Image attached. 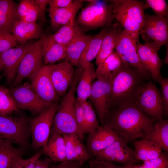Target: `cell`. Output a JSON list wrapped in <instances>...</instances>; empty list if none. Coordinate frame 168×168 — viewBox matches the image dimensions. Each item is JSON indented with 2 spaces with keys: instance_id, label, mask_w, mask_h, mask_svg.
<instances>
[{
  "instance_id": "10",
  "label": "cell",
  "mask_w": 168,
  "mask_h": 168,
  "mask_svg": "<svg viewBox=\"0 0 168 168\" xmlns=\"http://www.w3.org/2000/svg\"><path fill=\"white\" fill-rule=\"evenodd\" d=\"M91 158L119 163L124 166L133 164L138 160L135 150L130 147L126 141L120 136L113 143L103 150L95 153Z\"/></svg>"
},
{
  "instance_id": "49",
  "label": "cell",
  "mask_w": 168,
  "mask_h": 168,
  "mask_svg": "<svg viewBox=\"0 0 168 168\" xmlns=\"http://www.w3.org/2000/svg\"><path fill=\"white\" fill-rule=\"evenodd\" d=\"M124 167L125 168H145L142 165H136L134 164L129 166H124Z\"/></svg>"
},
{
  "instance_id": "13",
  "label": "cell",
  "mask_w": 168,
  "mask_h": 168,
  "mask_svg": "<svg viewBox=\"0 0 168 168\" xmlns=\"http://www.w3.org/2000/svg\"><path fill=\"white\" fill-rule=\"evenodd\" d=\"M97 79L92 83L89 99L103 126L110 106L111 74Z\"/></svg>"
},
{
  "instance_id": "34",
  "label": "cell",
  "mask_w": 168,
  "mask_h": 168,
  "mask_svg": "<svg viewBox=\"0 0 168 168\" xmlns=\"http://www.w3.org/2000/svg\"><path fill=\"white\" fill-rule=\"evenodd\" d=\"M17 14L19 20L29 23H36L39 13L35 0H20L18 4Z\"/></svg>"
},
{
  "instance_id": "45",
  "label": "cell",
  "mask_w": 168,
  "mask_h": 168,
  "mask_svg": "<svg viewBox=\"0 0 168 168\" xmlns=\"http://www.w3.org/2000/svg\"><path fill=\"white\" fill-rule=\"evenodd\" d=\"M84 164L76 161H65L56 165L52 163L50 168H84Z\"/></svg>"
},
{
  "instance_id": "24",
  "label": "cell",
  "mask_w": 168,
  "mask_h": 168,
  "mask_svg": "<svg viewBox=\"0 0 168 168\" xmlns=\"http://www.w3.org/2000/svg\"><path fill=\"white\" fill-rule=\"evenodd\" d=\"M122 29L118 23L112 24L109 26L102 40L100 50L96 58V63L97 66L114 51L118 38Z\"/></svg>"
},
{
  "instance_id": "18",
  "label": "cell",
  "mask_w": 168,
  "mask_h": 168,
  "mask_svg": "<svg viewBox=\"0 0 168 168\" xmlns=\"http://www.w3.org/2000/svg\"><path fill=\"white\" fill-rule=\"evenodd\" d=\"M159 49L153 43H138L137 51L140 59L155 81H157L161 76L160 69L162 63L158 54Z\"/></svg>"
},
{
  "instance_id": "36",
  "label": "cell",
  "mask_w": 168,
  "mask_h": 168,
  "mask_svg": "<svg viewBox=\"0 0 168 168\" xmlns=\"http://www.w3.org/2000/svg\"><path fill=\"white\" fill-rule=\"evenodd\" d=\"M19 109L9 89L0 86V115H10Z\"/></svg>"
},
{
  "instance_id": "43",
  "label": "cell",
  "mask_w": 168,
  "mask_h": 168,
  "mask_svg": "<svg viewBox=\"0 0 168 168\" xmlns=\"http://www.w3.org/2000/svg\"><path fill=\"white\" fill-rule=\"evenodd\" d=\"M157 81L161 87L162 98L164 105V114L167 115L168 114V79L161 76Z\"/></svg>"
},
{
  "instance_id": "50",
  "label": "cell",
  "mask_w": 168,
  "mask_h": 168,
  "mask_svg": "<svg viewBox=\"0 0 168 168\" xmlns=\"http://www.w3.org/2000/svg\"><path fill=\"white\" fill-rule=\"evenodd\" d=\"M84 168H88V165L84 167Z\"/></svg>"
},
{
  "instance_id": "41",
  "label": "cell",
  "mask_w": 168,
  "mask_h": 168,
  "mask_svg": "<svg viewBox=\"0 0 168 168\" xmlns=\"http://www.w3.org/2000/svg\"><path fill=\"white\" fill-rule=\"evenodd\" d=\"M142 165L145 168H168L167 154L162 152L159 157L144 161Z\"/></svg>"
},
{
  "instance_id": "14",
  "label": "cell",
  "mask_w": 168,
  "mask_h": 168,
  "mask_svg": "<svg viewBox=\"0 0 168 168\" xmlns=\"http://www.w3.org/2000/svg\"><path fill=\"white\" fill-rule=\"evenodd\" d=\"M49 70V64L42 65L30 79L32 87L48 107L59 99L51 80Z\"/></svg>"
},
{
  "instance_id": "11",
  "label": "cell",
  "mask_w": 168,
  "mask_h": 168,
  "mask_svg": "<svg viewBox=\"0 0 168 168\" xmlns=\"http://www.w3.org/2000/svg\"><path fill=\"white\" fill-rule=\"evenodd\" d=\"M9 89L19 109L27 110L37 116L49 107L40 99L28 82L11 86Z\"/></svg>"
},
{
  "instance_id": "8",
  "label": "cell",
  "mask_w": 168,
  "mask_h": 168,
  "mask_svg": "<svg viewBox=\"0 0 168 168\" xmlns=\"http://www.w3.org/2000/svg\"><path fill=\"white\" fill-rule=\"evenodd\" d=\"M58 104V102L55 103L36 117L28 119L32 138L31 146L34 150L42 148L48 142Z\"/></svg>"
},
{
  "instance_id": "17",
  "label": "cell",
  "mask_w": 168,
  "mask_h": 168,
  "mask_svg": "<svg viewBox=\"0 0 168 168\" xmlns=\"http://www.w3.org/2000/svg\"><path fill=\"white\" fill-rule=\"evenodd\" d=\"M49 66L50 77L55 90L59 96H63L73 82L75 73L73 65L66 60Z\"/></svg>"
},
{
  "instance_id": "25",
  "label": "cell",
  "mask_w": 168,
  "mask_h": 168,
  "mask_svg": "<svg viewBox=\"0 0 168 168\" xmlns=\"http://www.w3.org/2000/svg\"><path fill=\"white\" fill-rule=\"evenodd\" d=\"M94 64L90 63L82 68L76 89L77 100L82 103L87 101L91 92L92 81L96 78Z\"/></svg>"
},
{
  "instance_id": "12",
  "label": "cell",
  "mask_w": 168,
  "mask_h": 168,
  "mask_svg": "<svg viewBox=\"0 0 168 168\" xmlns=\"http://www.w3.org/2000/svg\"><path fill=\"white\" fill-rule=\"evenodd\" d=\"M140 35L145 42L154 43L159 48L168 40V18L145 14Z\"/></svg>"
},
{
  "instance_id": "22",
  "label": "cell",
  "mask_w": 168,
  "mask_h": 168,
  "mask_svg": "<svg viewBox=\"0 0 168 168\" xmlns=\"http://www.w3.org/2000/svg\"><path fill=\"white\" fill-rule=\"evenodd\" d=\"M45 65L53 64L66 57V47L58 43L51 35H44L39 39Z\"/></svg>"
},
{
  "instance_id": "21",
  "label": "cell",
  "mask_w": 168,
  "mask_h": 168,
  "mask_svg": "<svg viewBox=\"0 0 168 168\" xmlns=\"http://www.w3.org/2000/svg\"><path fill=\"white\" fill-rule=\"evenodd\" d=\"M62 135L65 142L66 161H76L84 164L90 160L86 147L78 135L74 134Z\"/></svg>"
},
{
  "instance_id": "15",
  "label": "cell",
  "mask_w": 168,
  "mask_h": 168,
  "mask_svg": "<svg viewBox=\"0 0 168 168\" xmlns=\"http://www.w3.org/2000/svg\"><path fill=\"white\" fill-rule=\"evenodd\" d=\"M34 43L30 40L0 54V65L7 84H12L23 57Z\"/></svg>"
},
{
  "instance_id": "32",
  "label": "cell",
  "mask_w": 168,
  "mask_h": 168,
  "mask_svg": "<svg viewBox=\"0 0 168 168\" xmlns=\"http://www.w3.org/2000/svg\"><path fill=\"white\" fill-rule=\"evenodd\" d=\"M84 30L73 21L62 26L53 35V39L58 43L66 47L70 42L80 34L84 33Z\"/></svg>"
},
{
  "instance_id": "5",
  "label": "cell",
  "mask_w": 168,
  "mask_h": 168,
  "mask_svg": "<svg viewBox=\"0 0 168 168\" xmlns=\"http://www.w3.org/2000/svg\"><path fill=\"white\" fill-rule=\"evenodd\" d=\"M89 4L81 10L75 23L84 30L109 27L114 17L110 4L98 0H86Z\"/></svg>"
},
{
  "instance_id": "26",
  "label": "cell",
  "mask_w": 168,
  "mask_h": 168,
  "mask_svg": "<svg viewBox=\"0 0 168 168\" xmlns=\"http://www.w3.org/2000/svg\"><path fill=\"white\" fill-rule=\"evenodd\" d=\"M18 4L12 0H0V29L12 34L19 19L17 14Z\"/></svg>"
},
{
  "instance_id": "19",
  "label": "cell",
  "mask_w": 168,
  "mask_h": 168,
  "mask_svg": "<svg viewBox=\"0 0 168 168\" xmlns=\"http://www.w3.org/2000/svg\"><path fill=\"white\" fill-rule=\"evenodd\" d=\"M89 134L86 147L90 159L95 153L113 143L119 136L113 130L104 125L100 126Z\"/></svg>"
},
{
  "instance_id": "40",
  "label": "cell",
  "mask_w": 168,
  "mask_h": 168,
  "mask_svg": "<svg viewBox=\"0 0 168 168\" xmlns=\"http://www.w3.org/2000/svg\"><path fill=\"white\" fill-rule=\"evenodd\" d=\"M76 120L78 129L84 136L86 133V122L84 112L82 103L76 98L75 106Z\"/></svg>"
},
{
  "instance_id": "37",
  "label": "cell",
  "mask_w": 168,
  "mask_h": 168,
  "mask_svg": "<svg viewBox=\"0 0 168 168\" xmlns=\"http://www.w3.org/2000/svg\"><path fill=\"white\" fill-rule=\"evenodd\" d=\"M82 103L85 114L86 133H89L93 132L100 126L91 103L87 101Z\"/></svg>"
},
{
  "instance_id": "29",
  "label": "cell",
  "mask_w": 168,
  "mask_h": 168,
  "mask_svg": "<svg viewBox=\"0 0 168 168\" xmlns=\"http://www.w3.org/2000/svg\"><path fill=\"white\" fill-rule=\"evenodd\" d=\"M24 152L23 149L13 147L9 141L0 140V168H12L22 158Z\"/></svg>"
},
{
  "instance_id": "51",
  "label": "cell",
  "mask_w": 168,
  "mask_h": 168,
  "mask_svg": "<svg viewBox=\"0 0 168 168\" xmlns=\"http://www.w3.org/2000/svg\"><path fill=\"white\" fill-rule=\"evenodd\" d=\"M2 71V69H1V67L0 66V72Z\"/></svg>"
},
{
  "instance_id": "4",
  "label": "cell",
  "mask_w": 168,
  "mask_h": 168,
  "mask_svg": "<svg viewBox=\"0 0 168 168\" xmlns=\"http://www.w3.org/2000/svg\"><path fill=\"white\" fill-rule=\"evenodd\" d=\"M114 18L137 43L144 19V3L136 0L110 1Z\"/></svg>"
},
{
  "instance_id": "1",
  "label": "cell",
  "mask_w": 168,
  "mask_h": 168,
  "mask_svg": "<svg viewBox=\"0 0 168 168\" xmlns=\"http://www.w3.org/2000/svg\"><path fill=\"white\" fill-rule=\"evenodd\" d=\"M109 110L103 125L108 127L128 143L142 137L156 121L145 114L133 102H124Z\"/></svg>"
},
{
  "instance_id": "39",
  "label": "cell",
  "mask_w": 168,
  "mask_h": 168,
  "mask_svg": "<svg viewBox=\"0 0 168 168\" xmlns=\"http://www.w3.org/2000/svg\"><path fill=\"white\" fill-rule=\"evenodd\" d=\"M18 44L12 34L0 29V54Z\"/></svg>"
},
{
  "instance_id": "48",
  "label": "cell",
  "mask_w": 168,
  "mask_h": 168,
  "mask_svg": "<svg viewBox=\"0 0 168 168\" xmlns=\"http://www.w3.org/2000/svg\"><path fill=\"white\" fill-rule=\"evenodd\" d=\"M53 162L49 157L42 159L40 158L37 161L35 168H50V165Z\"/></svg>"
},
{
  "instance_id": "44",
  "label": "cell",
  "mask_w": 168,
  "mask_h": 168,
  "mask_svg": "<svg viewBox=\"0 0 168 168\" xmlns=\"http://www.w3.org/2000/svg\"><path fill=\"white\" fill-rule=\"evenodd\" d=\"M88 168H125L124 166H119L114 163L96 159H91L88 161Z\"/></svg>"
},
{
  "instance_id": "9",
  "label": "cell",
  "mask_w": 168,
  "mask_h": 168,
  "mask_svg": "<svg viewBox=\"0 0 168 168\" xmlns=\"http://www.w3.org/2000/svg\"><path fill=\"white\" fill-rule=\"evenodd\" d=\"M138 43L123 29L118 38L114 50L123 62L138 72L149 80V72L141 62L137 51Z\"/></svg>"
},
{
  "instance_id": "2",
  "label": "cell",
  "mask_w": 168,
  "mask_h": 168,
  "mask_svg": "<svg viewBox=\"0 0 168 168\" xmlns=\"http://www.w3.org/2000/svg\"><path fill=\"white\" fill-rule=\"evenodd\" d=\"M145 79L138 72L122 62L120 67L111 74L109 108L132 101L136 91L144 84Z\"/></svg>"
},
{
  "instance_id": "3",
  "label": "cell",
  "mask_w": 168,
  "mask_h": 168,
  "mask_svg": "<svg viewBox=\"0 0 168 168\" xmlns=\"http://www.w3.org/2000/svg\"><path fill=\"white\" fill-rule=\"evenodd\" d=\"M82 69L75 72L72 83L59 103L54 116L49 137L57 134H74L78 135L83 141L84 136L80 132L75 115V94Z\"/></svg>"
},
{
  "instance_id": "6",
  "label": "cell",
  "mask_w": 168,
  "mask_h": 168,
  "mask_svg": "<svg viewBox=\"0 0 168 168\" xmlns=\"http://www.w3.org/2000/svg\"><path fill=\"white\" fill-rule=\"evenodd\" d=\"M28 119L0 115V140H7L24 150L28 146L31 135Z\"/></svg>"
},
{
  "instance_id": "46",
  "label": "cell",
  "mask_w": 168,
  "mask_h": 168,
  "mask_svg": "<svg viewBox=\"0 0 168 168\" xmlns=\"http://www.w3.org/2000/svg\"><path fill=\"white\" fill-rule=\"evenodd\" d=\"M49 0H35L39 10L38 18L43 22L46 21L45 17V12Z\"/></svg>"
},
{
  "instance_id": "28",
  "label": "cell",
  "mask_w": 168,
  "mask_h": 168,
  "mask_svg": "<svg viewBox=\"0 0 168 168\" xmlns=\"http://www.w3.org/2000/svg\"><path fill=\"white\" fill-rule=\"evenodd\" d=\"M109 27L103 28L98 34L92 36L78 62V65L80 66L81 68L87 66L96 58L100 50L102 40Z\"/></svg>"
},
{
  "instance_id": "42",
  "label": "cell",
  "mask_w": 168,
  "mask_h": 168,
  "mask_svg": "<svg viewBox=\"0 0 168 168\" xmlns=\"http://www.w3.org/2000/svg\"><path fill=\"white\" fill-rule=\"evenodd\" d=\"M41 155V153L38 152L29 158L23 159L22 158L17 161L12 168H35Z\"/></svg>"
},
{
  "instance_id": "33",
  "label": "cell",
  "mask_w": 168,
  "mask_h": 168,
  "mask_svg": "<svg viewBox=\"0 0 168 168\" xmlns=\"http://www.w3.org/2000/svg\"><path fill=\"white\" fill-rule=\"evenodd\" d=\"M138 160L144 161L159 157L162 149L157 144L144 139L135 141L134 143Z\"/></svg>"
},
{
  "instance_id": "23",
  "label": "cell",
  "mask_w": 168,
  "mask_h": 168,
  "mask_svg": "<svg viewBox=\"0 0 168 168\" xmlns=\"http://www.w3.org/2000/svg\"><path fill=\"white\" fill-rule=\"evenodd\" d=\"M12 34L18 44H24L33 39L40 38L43 35L41 26L36 23H29L18 20Z\"/></svg>"
},
{
  "instance_id": "52",
  "label": "cell",
  "mask_w": 168,
  "mask_h": 168,
  "mask_svg": "<svg viewBox=\"0 0 168 168\" xmlns=\"http://www.w3.org/2000/svg\"><path fill=\"white\" fill-rule=\"evenodd\" d=\"M1 78V77L0 76V81Z\"/></svg>"
},
{
  "instance_id": "47",
  "label": "cell",
  "mask_w": 168,
  "mask_h": 168,
  "mask_svg": "<svg viewBox=\"0 0 168 168\" xmlns=\"http://www.w3.org/2000/svg\"><path fill=\"white\" fill-rule=\"evenodd\" d=\"M74 1L72 0H49L48 4L49 8H63L70 5Z\"/></svg>"
},
{
  "instance_id": "16",
  "label": "cell",
  "mask_w": 168,
  "mask_h": 168,
  "mask_svg": "<svg viewBox=\"0 0 168 168\" xmlns=\"http://www.w3.org/2000/svg\"><path fill=\"white\" fill-rule=\"evenodd\" d=\"M42 49L39 40L35 42L23 57L11 86L21 84L25 78L30 79L42 65Z\"/></svg>"
},
{
  "instance_id": "31",
  "label": "cell",
  "mask_w": 168,
  "mask_h": 168,
  "mask_svg": "<svg viewBox=\"0 0 168 168\" xmlns=\"http://www.w3.org/2000/svg\"><path fill=\"white\" fill-rule=\"evenodd\" d=\"M91 36L82 33L70 42L66 47L67 61L73 65H78L81 56Z\"/></svg>"
},
{
  "instance_id": "20",
  "label": "cell",
  "mask_w": 168,
  "mask_h": 168,
  "mask_svg": "<svg viewBox=\"0 0 168 168\" xmlns=\"http://www.w3.org/2000/svg\"><path fill=\"white\" fill-rule=\"evenodd\" d=\"M83 0H74L68 7L59 8H49L48 11L52 29L55 30L71 22L75 21L76 15L82 7Z\"/></svg>"
},
{
  "instance_id": "27",
  "label": "cell",
  "mask_w": 168,
  "mask_h": 168,
  "mask_svg": "<svg viewBox=\"0 0 168 168\" xmlns=\"http://www.w3.org/2000/svg\"><path fill=\"white\" fill-rule=\"evenodd\" d=\"M143 139L153 142L166 152L168 151V120L161 119L156 121Z\"/></svg>"
},
{
  "instance_id": "35",
  "label": "cell",
  "mask_w": 168,
  "mask_h": 168,
  "mask_svg": "<svg viewBox=\"0 0 168 168\" xmlns=\"http://www.w3.org/2000/svg\"><path fill=\"white\" fill-rule=\"evenodd\" d=\"M122 61L115 51L97 66L95 71L96 78L109 75L117 70Z\"/></svg>"
},
{
  "instance_id": "7",
  "label": "cell",
  "mask_w": 168,
  "mask_h": 168,
  "mask_svg": "<svg viewBox=\"0 0 168 168\" xmlns=\"http://www.w3.org/2000/svg\"><path fill=\"white\" fill-rule=\"evenodd\" d=\"M133 102L145 114L157 120L162 119L164 105L160 93L151 82L144 83L136 91Z\"/></svg>"
},
{
  "instance_id": "30",
  "label": "cell",
  "mask_w": 168,
  "mask_h": 168,
  "mask_svg": "<svg viewBox=\"0 0 168 168\" xmlns=\"http://www.w3.org/2000/svg\"><path fill=\"white\" fill-rule=\"evenodd\" d=\"M42 151L53 162H61L66 161L65 142L62 135L57 134L50 137L42 147Z\"/></svg>"
},
{
  "instance_id": "38",
  "label": "cell",
  "mask_w": 168,
  "mask_h": 168,
  "mask_svg": "<svg viewBox=\"0 0 168 168\" xmlns=\"http://www.w3.org/2000/svg\"><path fill=\"white\" fill-rule=\"evenodd\" d=\"M144 6L145 9L152 8L156 16L168 18V7L165 0H147Z\"/></svg>"
}]
</instances>
